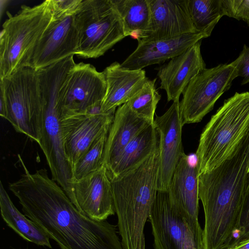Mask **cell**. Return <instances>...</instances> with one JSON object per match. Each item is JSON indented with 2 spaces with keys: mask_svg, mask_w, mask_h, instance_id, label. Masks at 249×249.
<instances>
[{
  "mask_svg": "<svg viewBox=\"0 0 249 249\" xmlns=\"http://www.w3.org/2000/svg\"><path fill=\"white\" fill-rule=\"evenodd\" d=\"M120 16L125 37L143 31L150 18L148 0H111Z\"/></svg>",
  "mask_w": 249,
  "mask_h": 249,
  "instance_id": "cell-23",
  "label": "cell"
},
{
  "mask_svg": "<svg viewBox=\"0 0 249 249\" xmlns=\"http://www.w3.org/2000/svg\"><path fill=\"white\" fill-rule=\"evenodd\" d=\"M238 231V235L233 240L231 247L249 241V172L248 173Z\"/></svg>",
  "mask_w": 249,
  "mask_h": 249,
  "instance_id": "cell-27",
  "label": "cell"
},
{
  "mask_svg": "<svg viewBox=\"0 0 249 249\" xmlns=\"http://www.w3.org/2000/svg\"><path fill=\"white\" fill-rule=\"evenodd\" d=\"M150 10L148 25L133 35L138 39H169L198 33L191 18L187 0H148Z\"/></svg>",
  "mask_w": 249,
  "mask_h": 249,
  "instance_id": "cell-12",
  "label": "cell"
},
{
  "mask_svg": "<svg viewBox=\"0 0 249 249\" xmlns=\"http://www.w3.org/2000/svg\"><path fill=\"white\" fill-rule=\"evenodd\" d=\"M106 82V92L101 113L116 111L117 107L127 103L148 79L143 70H131L114 62L103 71Z\"/></svg>",
  "mask_w": 249,
  "mask_h": 249,
  "instance_id": "cell-19",
  "label": "cell"
},
{
  "mask_svg": "<svg viewBox=\"0 0 249 249\" xmlns=\"http://www.w3.org/2000/svg\"><path fill=\"white\" fill-rule=\"evenodd\" d=\"M148 220L154 249H202V239L174 206L167 190L158 189Z\"/></svg>",
  "mask_w": 249,
  "mask_h": 249,
  "instance_id": "cell-9",
  "label": "cell"
},
{
  "mask_svg": "<svg viewBox=\"0 0 249 249\" xmlns=\"http://www.w3.org/2000/svg\"><path fill=\"white\" fill-rule=\"evenodd\" d=\"M237 61L206 69L192 79L179 102L183 125L200 122L238 76Z\"/></svg>",
  "mask_w": 249,
  "mask_h": 249,
  "instance_id": "cell-8",
  "label": "cell"
},
{
  "mask_svg": "<svg viewBox=\"0 0 249 249\" xmlns=\"http://www.w3.org/2000/svg\"><path fill=\"white\" fill-rule=\"evenodd\" d=\"M1 215L6 224L25 240L37 245L52 248L50 238L36 224L14 205L9 196L0 182Z\"/></svg>",
  "mask_w": 249,
  "mask_h": 249,
  "instance_id": "cell-22",
  "label": "cell"
},
{
  "mask_svg": "<svg viewBox=\"0 0 249 249\" xmlns=\"http://www.w3.org/2000/svg\"><path fill=\"white\" fill-rule=\"evenodd\" d=\"M236 60L238 76L243 77L241 85L246 84L249 83V47L244 44Z\"/></svg>",
  "mask_w": 249,
  "mask_h": 249,
  "instance_id": "cell-30",
  "label": "cell"
},
{
  "mask_svg": "<svg viewBox=\"0 0 249 249\" xmlns=\"http://www.w3.org/2000/svg\"><path fill=\"white\" fill-rule=\"evenodd\" d=\"M115 112L88 113L61 118L65 152L72 170L96 139L109 130Z\"/></svg>",
  "mask_w": 249,
  "mask_h": 249,
  "instance_id": "cell-13",
  "label": "cell"
},
{
  "mask_svg": "<svg viewBox=\"0 0 249 249\" xmlns=\"http://www.w3.org/2000/svg\"><path fill=\"white\" fill-rule=\"evenodd\" d=\"M249 166L248 167V173H249Z\"/></svg>",
  "mask_w": 249,
  "mask_h": 249,
  "instance_id": "cell-33",
  "label": "cell"
},
{
  "mask_svg": "<svg viewBox=\"0 0 249 249\" xmlns=\"http://www.w3.org/2000/svg\"><path fill=\"white\" fill-rule=\"evenodd\" d=\"M18 158L24 173L9 189L24 214L61 249H124L116 226L81 213L45 168L31 173Z\"/></svg>",
  "mask_w": 249,
  "mask_h": 249,
  "instance_id": "cell-1",
  "label": "cell"
},
{
  "mask_svg": "<svg viewBox=\"0 0 249 249\" xmlns=\"http://www.w3.org/2000/svg\"><path fill=\"white\" fill-rule=\"evenodd\" d=\"M223 16L243 20L249 26V0H222Z\"/></svg>",
  "mask_w": 249,
  "mask_h": 249,
  "instance_id": "cell-28",
  "label": "cell"
},
{
  "mask_svg": "<svg viewBox=\"0 0 249 249\" xmlns=\"http://www.w3.org/2000/svg\"><path fill=\"white\" fill-rule=\"evenodd\" d=\"M7 113L6 102L3 90L0 89V115L5 119Z\"/></svg>",
  "mask_w": 249,
  "mask_h": 249,
  "instance_id": "cell-31",
  "label": "cell"
},
{
  "mask_svg": "<svg viewBox=\"0 0 249 249\" xmlns=\"http://www.w3.org/2000/svg\"><path fill=\"white\" fill-rule=\"evenodd\" d=\"M106 92V82L103 71H97L89 63H75L69 71L63 88L61 118L101 113V107Z\"/></svg>",
  "mask_w": 249,
  "mask_h": 249,
  "instance_id": "cell-10",
  "label": "cell"
},
{
  "mask_svg": "<svg viewBox=\"0 0 249 249\" xmlns=\"http://www.w3.org/2000/svg\"><path fill=\"white\" fill-rule=\"evenodd\" d=\"M7 106L5 119L15 130L38 143L42 105L37 70L26 66L0 80Z\"/></svg>",
  "mask_w": 249,
  "mask_h": 249,
  "instance_id": "cell-7",
  "label": "cell"
},
{
  "mask_svg": "<svg viewBox=\"0 0 249 249\" xmlns=\"http://www.w3.org/2000/svg\"><path fill=\"white\" fill-rule=\"evenodd\" d=\"M208 36L204 33L188 34L169 39H138V46L121 65L131 70H142L181 54L198 41Z\"/></svg>",
  "mask_w": 249,
  "mask_h": 249,
  "instance_id": "cell-18",
  "label": "cell"
},
{
  "mask_svg": "<svg viewBox=\"0 0 249 249\" xmlns=\"http://www.w3.org/2000/svg\"><path fill=\"white\" fill-rule=\"evenodd\" d=\"M156 79H148L126 103L137 115L151 123L154 122L156 109L161 99V95L155 86Z\"/></svg>",
  "mask_w": 249,
  "mask_h": 249,
  "instance_id": "cell-25",
  "label": "cell"
},
{
  "mask_svg": "<svg viewBox=\"0 0 249 249\" xmlns=\"http://www.w3.org/2000/svg\"><path fill=\"white\" fill-rule=\"evenodd\" d=\"M154 124L159 136L158 189L167 190L173 173L184 153L182 144L183 124L179 102H174L163 115L156 116Z\"/></svg>",
  "mask_w": 249,
  "mask_h": 249,
  "instance_id": "cell-15",
  "label": "cell"
},
{
  "mask_svg": "<svg viewBox=\"0 0 249 249\" xmlns=\"http://www.w3.org/2000/svg\"><path fill=\"white\" fill-rule=\"evenodd\" d=\"M249 166V131L230 158L198 175L204 213L202 249H228L238 231Z\"/></svg>",
  "mask_w": 249,
  "mask_h": 249,
  "instance_id": "cell-2",
  "label": "cell"
},
{
  "mask_svg": "<svg viewBox=\"0 0 249 249\" xmlns=\"http://www.w3.org/2000/svg\"><path fill=\"white\" fill-rule=\"evenodd\" d=\"M249 131V92L225 100L201 134L196 156L198 175L230 158Z\"/></svg>",
  "mask_w": 249,
  "mask_h": 249,
  "instance_id": "cell-4",
  "label": "cell"
},
{
  "mask_svg": "<svg viewBox=\"0 0 249 249\" xmlns=\"http://www.w3.org/2000/svg\"><path fill=\"white\" fill-rule=\"evenodd\" d=\"M78 32L74 15L53 18L35 46L27 66L38 70L76 55Z\"/></svg>",
  "mask_w": 249,
  "mask_h": 249,
  "instance_id": "cell-11",
  "label": "cell"
},
{
  "mask_svg": "<svg viewBox=\"0 0 249 249\" xmlns=\"http://www.w3.org/2000/svg\"><path fill=\"white\" fill-rule=\"evenodd\" d=\"M159 149L140 163L111 180L117 226L122 243L145 242L144 227L158 190Z\"/></svg>",
  "mask_w": 249,
  "mask_h": 249,
  "instance_id": "cell-3",
  "label": "cell"
},
{
  "mask_svg": "<svg viewBox=\"0 0 249 249\" xmlns=\"http://www.w3.org/2000/svg\"><path fill=\"white\" fill-rule=\"evenodd\" d=\"M198 175L196 156L192 159L184 153L173 173L167 191L174 206L202 239L203 230L198 221Z\"/></svg>",
  "mask_w": 249,
  "mask_h": 249,
  "instance_id": "cell-14",
  "label": "cell"
},
{
  "mask_svg": "<svg viewBox=\"0 0 249 249\" xmlns=\"http://www.w3.org/2000/svg\"><path fill=\"white\" fill-rule=\"evenodd\" d=\"M108 131L96 139L75 164L73 169L74 181L99 170L104 165L105 149Z\"/></svg>",
  "mask_w": 249,
  "mask_h": 249,
  "instance_id": "cell-26",
  "label": "cell"
},
{
  "mask_svg": "<svg viewBox=\"0 0 249 249\" xmlns=\"http://www.w3.org/2000/svg\"><path fill=\"white\" fill-rule=\"evenodd\" d=\"M201 41L157 68L160 88L166 91L168 102L179 101L190 81L206 69L201 53Z\"/></svg>",
  "mask_w": 249,
  "mask_h": 249,
  "instance_id": "cell-17",
  "label": "cell"
},
{
  "mask_svg": "<svg viewBox=\"0 0 249 249\" xmlns=\"http://www.w3.org/2000/svg\"><path fill=\"white\" fill-rule=\"evenodd\" d=\"M124 103L116 110L106 143L104 164L108 169L125 146L150 124Z\"/></svg>",
  "mask_w": 249,
  "mask_h": 249,
  "instance_id": "cell-20",
  "label": "cell"
},
{
  "mask_svg": "<svg viewBox=\"0 0 249 249\" xmlns=\"http://www.w3.org/2000/svg\"><path fill=\"white\" fill-rule=\"evenodd\" d=\"M228 249H249V241L231 247Z\"/></svg>",
  "mask_w": 249,
  "mask_h": 249,
  "instance_id": "cell-32",
  "label": "cell"
},
{
  "mask_svg": "<svg viewBox=\"0 0 249 249\" xmlns=\"http://www.w3.org/2000/svg\"><path fill=\"white\" fill-rule=\"evenodd\" d=\"M53 18L73 16L77 12L82 0H51Z\"/></svg>",
  "mask_w": 249,
  "mask_h": 249,
  "instance_id": "cell-29",
  "label": "cell"
},
{
  "mask_svg": "<svg viewBox=\"0 0 249 249\" xmlns=\"http://www.w3.org/2000/svg\"><path fill=\"white\" fill-rule=\"evenodd\" d=\"M73 188V204L88 217L103 221L115 214L111 180L104 165L75 180Z\"/></svg>",
  "mask_w": 249,
  "mask_h": 249,
  "instance_id": "cell-16",
  "label": "cell"
},
{
  "mask_svg": "<svg viewBox=\"0 0 249 249\" xmlns=\"http://www.w3.org/2000/svg\"><path fill=\"white\" fill-rule=\"evenodd\" d=\"M7 14L0 35V80L27 66L53 17L51 0L33 7L22 5L15 15Z\"/></svg>",
  "mask_w": 249,
  "mask_h": 249,
  "instance_id": "cell-5",
  "label": "cell"
},
{
  "mask_svg": "<svg viewBox=\"0 0 249 249\" xmlns=\"http://www.w3.org/2000/svg\"><path fill=\"white\" fill-rule=\"evenodd\" d=\"M189 13L198 33L208 37L223 17L222 0H187Z\"/></svg>",
  "mask_w": 249,
  "mask_h": 249,
  "instance_id": "cell-24",
  "label": "cell"
},
{
  "mask_svg": "<svg viewBox=\"0 0 249 249\" xmlns=\"http://www.w3.org/2000/svg\"><path fill=\"white\" fill-rule=\"evenodd\" d=\"M159 136L154 123L142 130L107 169L110 179L117 178L140 163L159 148Z\"/></svg>",
  "mask_w": 249,
  "mask_h": 249,
  "instance_id": "cell-21",
  "label": "cell"
},
{
  "mask_svg": "<svg viewBox=\"0 0 249 249\" xmlns=\"http://www.w3.org/2000/svg\"><path fill=\"white\" fill-rule=\"evenodd\" d=\"M74 18L78 32L76 55L79 57L98 58L125 37L111 0H82Z\"/></svg>",
  "mask_w": 249,
  "mask_h": 249,
  "instance_id": "cell-6",
  "label": "cell"
}]
</instances>
